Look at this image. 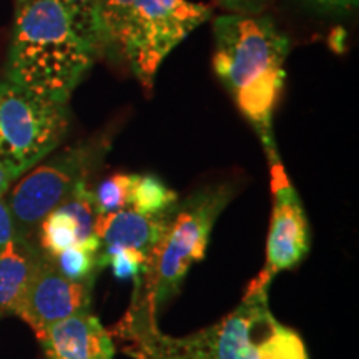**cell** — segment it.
Here are the masks:
<instances>
[{
  "label": "cell",
  "instance_id": "obj_1",
  "mask_svg": "<svg viewBox=\"0 0 359 359\" xmlns=\"http://www.w3.org/2000/svg\"><path fill=\"white\" fill-rule=\"evenodd\" d=\"M213 70L238 110L263 143L268 160L278 156L273 114L285 87L290 39L268 15L215 19Z\"/></svg>",
  "mask_w": 359,
  "mask_h": 359
},
{
  "label": "cell",
  "instance_id": "obj_2",
  "mask_svg": "<svg viewBox=\"0 0 359 359\" xmlns=\"http://www.w3.org/2000/svg\"><path fill=\"white\" fill-rule=\"evenodd\" d=\"M97 60L92 45L57 2L17 0L4 77L42 97L69 103Z\"/></svg>",
  "mask_w": 359,
  "mask_h": 359
},
{
  "label": "cell",
  "instance_id": "obj_3",
  "mask_svg": "<svg viewBox=\"0 0 359 359\" xmlns=\"http://www.w3.org/2000/svg\"><path fill=\"white\" fill-rule=\"evenodd\" d=\"M273 318L266 286L251 283L243 302L217 325L182 338L163 334L138 296L116 326L123 351L135 359H255L257 343Z\"/></svg>",
  "mask_w": 359,
  "mask_h": 359
},
{
  "label": "cell",
  "instance_id": "obj_4",
  "mask_svg": "<svg viewBox=\"0 0 359 359\" xmlns=\"http://www.w3.org/2000/svg\"><path fill=\"white\" fill-rule=\"evenodd\" d=\"M233 195L235 185L215 183L198 188L173 206L167 230L150 253L145 275L133 281V294L154 316L178 293L193 263L205 258L215 223Z\"/></svg>",
  "mask_w": 359,
  "mask_h": 359
},
{
  "label": "cell",
  "instance_id": "obj_5",
  "mask_svg": "<svg viewBox=\"0 0 359 359\" xmlns=\"http://www.w3.org/2000/svg\"><path fill=\"white\" fill-rule=\"evenodd\" d=\"M111 148V133H97L50 154L6 193L17 235L32 241L42 219L100 167Z\"/></svg>",
  "mask_w": 359,
  "mask_h": 359
},
{
  "label": "cell",
  "instance_id": "obj_6",
  "mask_svg": "<svg viewBox=\"0 0 359 359\" xmlns=\"http://www.w3.org/2000/svg\"><path fill=\"white\" fill-rule=\"evenodd\" d=\"M69 127V103L0 79V167L22 177L57 150Z\"/></svg>",
  "mask_w": 359,
  "mask_h": 359
},
{
  "label": "cell",
  "instance_id": "obj_7",
  "mask_svg": "<svg viewBox=\"0 0 359 359\" xmlns=\"http://www.w3.org/2000/svg\"><path fill=\"white\" fill-rule=\"evenodd\" d=\"M212 7L190 0H133L125 17L118 50L145 92L165 57L212 17Z\"/></svg>",
  "mask_w": 359,
  "mask_h": 359
},
{
  "label": "cell",
  "instance_id": "obj_8",
  "mask_svg": "<svg viewBox=\"0 0 359 359\" xmlns=\"http://www.w3.org/2000/svg\"><path fill=\"white\" fill-rule=\"evenodd\" d=\"M271 172L273 213L266 243V264L253 283L269 286L281 271L298 266L309 251V226L303 203L283 168L280 155L268 160Z\"/></svg>",
  "mask_w": 359,
  "mask_h": 359
},
{
  "label": "cell",
  "instance_id": "obj_9",
  "mask_svg": "<svg viewBox=\"0 0 359 359\" xmlns=\"http://www.w3.org/2000/svg\"><path fill=\"white\" fill-rule=\"evenodd\" d=\"M92 286L88 283L70 281L58 273L50 259L40 253L37 266L15 309V316L32 327L37 336L53 323L90 311Z\"/></svg>",
  "mask_w": 359,
  "mask_h": 359
},
{
  "label": "cell",
  "instance_id": "obj_10",
  "mask_svg": "<svg viewBox=\"0 0 359 359\" xmlns=\"http://www.w3.org/2000/svg\"><path fill=\"white\" fill-rule=\"evenodd\" d=\"M97 215L93 190L82 182L40 222L34 236L35 248L45 257H53L72 246L95 241Z\"/></svg>",
  "mask_w": 359,
  "mask_h": 359
},
{
  "label": "cell",
  "instance_id": "obj_11",
  "mask_svg": "<svg viewBox=\"0 0 359 359\" xmlns=\"http://www.w3.org/2000/svg\"><path fill=\"white\" fill-rule=\"evenodd\" d=\"M47 359H114L111 334L95 314L83 311L47 326L37 334Z\"/></svg>",
  "mask_w": 359,
  "mask_h": 359
},
{
  "label": "cell",
  "instance_id": "obj_12",
  "mask_svg": "<svg viewBox=\"0 0 359 359\" xmlns=\"http://www.w3.org/2000/svg\"><path fill=\"white\" fill-rule=\"evenodd\" d=\"M173 206L160 215H143L125 208L97 215L95 238L100 250H132L150 259V253L167 230Z\"/></svg>",
  "mask_w": 359,
  "mask_h": 359
},
{
  "label": "cell",
  "instance_id": "obj_13",
  "mask_svg": "<svg viewBox=\"0 0 359 359\" xmlns=\"http://www.w3.org/2000/svg\"><path fill=\"white\" fill-rule=\"evenodd\" d=\"M39 258L40 251L32 241L22 238L0 251V318L15 314Z\"/></svg>",
  "mask_w": 359,
  "mask_h": 359
},
{
  "label": "cell",
  "instance_id": "obj_14",
  "mask_svg": "<svg viewBox=\"0 0 359 359\" xmlns=\"http://www.w3.org/2000/svg\"><path fill=\"white\" fill-rule=\"evenodd\" d=\"M53 2L64 8L77 32L92 45L98 58L110 55L116 50L103 19L100 0H53Z\"/></svg>",
  "mask_w": 359,
  "mask_h": 359
},
{
  "label": "cell",
  "instance_id": "obj_15",
  "mask_svg": "<svg viewBox=\"0 0 359 359\" xmlns=\"http://www.w3.org/2000/svg\"><path fill=\"white\" fill-rule=\"evenodd\" d=\"M178 195L155 175H138L130 191L128 208L143 215H160L177 205Z\"/></svg>",
  "mask_w": 359,
  "mask_h": 359
},
{
  "label": "cell",
  "instance_id": "obj_16",
  "mask_svg": "<svg viewBox=\"0 0 359 359\" xmlns=\"http://www.w3.org/2000/svg\"><path fill=\"white\" fill-rule=\"evenodd\" d=\"M98 240L90 241L85 245L72 246L69 250L60 251V253L47 257L50 259L53 266L58 269L65 278L75 283H88L93 285L98 268Z\"/></svg>",
  "mask_w": 359,
  "mask_h": 359
},
{
  "label": "cell",
  "instance_id": "obj_17",
  "mask_svg": "<svg viewBox=\"0 0 359 359\" xmlns=\"http://www.w3.org/2000/svg\"><path fill=\"white\" fill-rule=\"evenodd\" d=\"M255 359H308L303 339L271 318L257 343Z\"/></svg>",
  "mask_w": 359,
  "mask_h": 359
},
{
  "label": "cell",
  "instance_id": "obj_18",
  "mask_svg": "<svg viewBox=\"0 0 359 359\" xmlns=\"http://www.w3.org/2000/svg\"><path fill=\"white\" fill-rule=\"evenodd\" d=\"M133 180L135 173H116L103 180L97 190H93V203H95L97 213L105 215L128 208Z\"/></svg>",
  "mask_w": 359,
  "mask_h": 359
},
{
  "label": "cell",
  "instance_id": "obj_19",
  "mask_svg": "<svg viewBox=\"0 0 359 359\" xmlns=\"http://www.w3.org/2000/svg\"><path fill=\"white\" fill-rule=\"evenodd\" d=\"M110 266L116 280H142L148 268V258L132 250L115 248L98 251V268Z\"/></svg>",
  "mask_w": 359,
  "mask_h": 359
},
{
  "label": "cell",
  "instance_id": "obj_20",
  "mask_svg": "<svg viewBox=\"0 0 359 359\" xmlns=\"http://www.w3.org/2000/svg\"><path fill=\"white\" fill-rule=\"evenodd\" d=\"M133 0H100L103 19H105L107 29L111 40H114L115 48L118 50V39L122 34L125 17Z\"/></svg>",
  "mask_w": 359,
  "mask_h": 359
},
{
  "label": "cell",
  "instance_id": "obj_21",
  "mask_svg": "<svg viewBox=\"0 0 359 359\" xmlns=\"http://www.w3.org/2000/svg\"><path fill=\"white\" fill-rule=\"evenodd\" d=\"M219 8L231 15H262L273 0H215Z\"/></svg>",
  "mask_w": 359,
  "mask_h": 359
},
{
  "label": "cell",
  "instance_id": "obj_22",
  "mask_svg": "<svg viewBox=\"0 0 359 359\" xmlns=\"http://www.w3.org/2000/svg\"><path fill=\"white\" fill-rule=\"evenodd\" d=\"M313 11L327 15H346L358 7V0H302Z\"/></svg>",
  "mask_w": 359,
  "mask_h": 359
},
{
  "label": "cell",
  "instance_id": "obj_23",
  "mask_svg": "<svg viewBox=\"0 0 359 359\" xmlns=\"http://www.w3.org/2000/svg\"><path fill=\"white\" fill-rule=\"evenodd\" d=\"M15 238H19L15 230V224H13L11 210L6 201V195L0 196V251L8 243H12Z\"/></svg>",
  "mask_w": 359,
  "mask_h": 359
},
{
  "label": "cell",
  "instance_id": "obj_24",
  "mask_svg": "<svg viewBox=\"0 0 359 359\" xmlns=\"http://www.w3.org/2000/svg\"><path fill=\"white\" fill-rule=\"evenodd\" d=\"M20 177H17L15 173L11 172V170L0 167V196H4L6 193L11 190V187L17 182Z\"/></svg>",
  "mask_w": 359,
  "mask_h": 359
}]
</instances>
